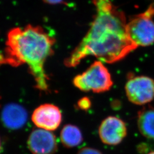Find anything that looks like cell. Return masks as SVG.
Instances as JSON below:
<instances>
[{"label": "cell", "instance_id": "6da1fadb", "mask_svg": "<svg viewBox=\"0 0 154 154\" xmlns=\"http://www.w3.org/2000/svg\"><path fill=\"white\" fill-rule=\"evenodd\" d=\"M95 14L88 33L65 59L66 67H75L88 56L106 63L121 61L137 49L127 32L125 14L111 0H93Z\"/></svg>", "mask_w": 154, "mask_h": 154}, {"label": "cell", "instance_id": "7a4b0ae2", "mask_svg": "<svg viewBox=\"0 0 154 154\" xmlns=\"http://www.w3.org/2000/svg\"><path fill=\"white\" fill-rule=\"evenodd\" d=\"M55 39L40 26L28 25L24 29L14 28L8 34L3 63L13 66L27 65L35 87L49 91V78L45 71V62L54 53Z\"/></svg>", "mask_w": 154, "mask_h": 154}, {"label": "cell", "instance_id": "3957f363", "mask_svg": "<svg viewBox=\"0 0 154 154\" xmlns=\"http://www.w3.org/2000/svg\"><path fill=\"white\" fill-rule=\"evenodd\" d=\"M75 87L84 92L102 93L110 90L113 85L111 74L101 61H95L88 69L74 77Z\"/></svg>", "mask_w": 154, "mask_h": 154}, {"label": "cell", "instance_id": "277c9868", "mask_svg": "<svg viewBox=\"0 0 154 154\" xmlns=\"http://www.w3.org/2000/svg\"><path fill=\"white\" fill-rule=\"evenodd\" d=\"M154 3L143 13L131 17L127 23L129 38L137 47L149 46L154 43Z\"/></svg>", "mask_w": 154, "mask_h": 154}, {"label": "cell", "instance_id": "5b68a950", "mask_svg": "<svg viewBox=\"0 0 154 154\" xmlns=\"http://www.w3.org/2000/svg\"><path fill=\"white\" fill-rule=\"evenodd\" d=\"M125 88L127 99L134 105H147L154 99V79L150 77H130Z\"/></svg>", "mask_w": 154, "mask_h": 154}, {"label": "cell", "instance_id": "8992f818", "mask_svg": "<svg viewBox=\"0 0 154 154\" xmlns=\"http://www.w3.org/2000/svg\"><path fill=\"white\" fill-rule=\"evenodd\" d=\"M101 142L110 146H116L123 141L127 135L126 124L116 116H109L102 120L98 128Z\"/></svg>", "mask_w": 154, "mask_h": 154}, {"label": "cell", "instance_id": "52a82bcc", "mask_svg": "<svg viewBox=\"0 0 154 154\" xmlns=\"http://www.w3.org/2000/svg\"><path fill=\"white\" fill-rule=\"evenodd\" d=\"M31 118L36 126L51 131L57 130L60 126L62 115L58 107L46 103L40 105L34 110Z\"/></svg>", "mask_w": 154, "mask_h": 154}, {"label": "cell", "instance_id": "ba28073f", "mask_svg": "<svg viewBox=\"0 0 154 154\" xmlns=\"http://www.w3.org/2000/svg\"><path fill=\"white\" fill-rule=\"evenodd\" d=\"M27 143L29 149L33 154H54L58 149L55 135L39 128L31 132Z\"/></svg>", "mask_w": 154, "mask_h": 154}, {"label": "cell", "instance_id": "9c48e42d", "mask_svg": "<svg viewBox=\"0 0 154 154\" xmlns=\"http://www.w3.org/2000/svg\"><path fill=\"white\" fill-rule=\"evenodd\" d=\"M28 112L21 105L11 103L6 105L1 112V121L7 128L18 130L28 121Z\"/></svg>", "mask_w": 154, "mask_h": 154}, {"label": "cell", "instance_id": "30bf717a", "mask_svg": "<svg viewBox=\"0 0 154 154\" xmlns=\"http://www.w3.org/2000/svg\"><path fill=\"white\" fill-rule=\"evenodd\" d=\"M137 126L142 136L154 139V107L146 106L138 111Z\"/></svg>", "mask_w": 154, "mask_h": 154}, {"label": "cell", "instance_id": "8fae6325", "mask_svg": "<svg viewBox=\"0 0 154 154\" xmlns=\"http://www.w3.org/2000/svg\"><path fill=\"white\" fill-rule=\"evenodd\" d=\"M60 138L63 146L69 149L76 147L83 140L82 133L80 128L72 124H67L62 128Z\"/></svg>", "mask_w": 154, "mask_h": 154}, {"label": "cell", "instance_id": "7c38bea8", "mask_svg": "<svg viewBox=\"0 0 154 154\" xmlns=\"http://www.w3.org/2000/svg\"><path fill=\"white\" fill-rule=\"evenodd\" d=\"M91 101L88 97H83L82 98L79 99L77 102V107L79 110L82 111H88L91 107Z\"/></svg>", "mask_w": 154, "mask_h": 154}, {"label": "cell", "instance_id": "4fadbf2b", "mask_svg": "<svg viewBox=\"0 0 154 154\" xmlns=\"http://www.w3.org/2000/svg\"><path fill=\"white\" fill-rule=\"evenodd\" d=\"M77 154H103L98 149L90 147H85L79 149Z\"/></svg>", "mask_w": 154, "mask_h": 154}, {"label": "cell", "instance_id": "5bb4252c", "mask_svg": "<svg viewBox=\"0 0 154 154\" xmlns=\"http://www.w3.org/2000/svg\"><path fill=\"white\" fill-rule=\"evenodd\" d=\"M42 1L46 4H51V5L59 4L63 1V0H42Z\"/></svg>", "mask_w": 154, "mask_h": 154}, {"label": "cell", "instance_id": "9a60e30c", "mask_svg": "<svg viewBox=\"0 0 154 154\" xmlns=\"http://www.w3.org/2000/svg\"><path fill=\"white\" fill-rule=\"evenodd\" d=\"M147 154H154V151H151V152H149V153Z\"/></svg>", "mask_w": 154, "mask_h": 154}, {"label": "cell", "instance_id": "2e32d148", "mask_svg": "<svg viewBox=\"0 0 154 154\" xmlns=\"http://www.w3.org/2000/svg\"><path fill=\"white\" fill-rule=\"evenodd\" d=\"M1 140H0V151H1Z\"/></svg>", "mask_w": 154, "mask_h": 154}]
</instances>
